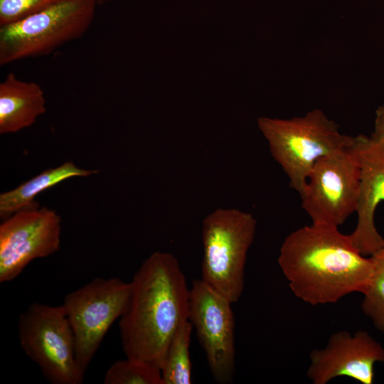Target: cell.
Returning a JSON list of instances; mask_svg holds the SVG:
<instances>
[{"label": "cell", "mask_w": 384, "mask_h": 384, "mask_svg": "<svg viewBox=\"0 0 384 384\" xmlns=\"http://www.w3.org/2000/svg\"><path fill=\"white\" fill-rule=\"evenodd\" d=\"M58 0H0V26L19 21Z\"/></svg>", "instance_id": "18"}, {"label": "cell", "mask_w": 384, "mask_h": 384, "mask_svg": "<svg viewBox=\"0 0 384 384\" xmlns=\"http://www.w3.org/2000/svg\"><path fill=\"white\" fill-rule=\"evenodd\" d=\"M257 220L237 208H218L203 220L201 279L232 304L245 287V266Z\"/></svg>", "instance_id": "4"}, {"label": "cell", "mask_w": 384, "mask_h": 384, "mask_svg": "<svg viewBox=\"0 0 384 384\" xmlns=\"http://www.w3.org/2000/svg\"><path fill=\"white\" fill-rule=\"evenodd\" d=\"M97 173L98 170L82 169L73 161L47 169L15 188L0 194V216L5 220L19 210L36 206L34 199L40 193L68 178Z\"/></svg>", "instance_id": "14"}, {"label": "cell", "mask_w": 384, "mask_h": 384, "mask_svg": "<svg viewBox=\"0 0 384 384\" xmlns=\"http://www.w3.org/2000/svg\"><path fill=\"white\" fill-rule=\"evenodd\" d=\"M233 304L201 279L190 289L188 320L205 351L214 380L233 381L235 366V319Z\"/></svg>", "instance_id": "9"}, {"label": "cell", "mask_w": 384, "mask_h": 384, "mask_svg": "<svg viewBox=\"0 0 384 384\" xmlns=\"http://www.w3.org/2000/svg\"><path fill=\"white\" fill-rule=\"evenodd\" d=\"M130 284L119 322L123 352L161 370L172 338L188 320L186 277L174 255L156 251L143 261Z\"/></svg>", "instance_id": "1"}, {"label": "cell", "mask_w": 384, "mask_h": 384, "mask_svg": "<svg viewBox=\"0 0 384 384\" xmlns=\"http://www.w3.org/2000/svg\"><path fill=\"white\" fill-rule=\"evenodd\" d=\"M97 0H58L19 21L0 26V65L49 54L81 37L93 21Z\"/></svg>", "instance_id": "5"}, {"label": "cell", "mask_w": 384, "mask_h": 384, "mask_svg": "<svg viewBox=\"0 0 384 384\" xmlns=\"http://www.w3.org/2000/svg\"><path fill=\"white\" fill-rule=\"evenodd\" d=\"M130 292V282L97 277L65 296L61 305L73 333L77 361L84 372L110 328L125 311Z\"/></svg>", "instance_id": "7"}, {"label": "cell", "mask_w": 384, "mask_h": 384, "mask_svg": "<svg viewBox=\"0 0 384 384\" xmlns=\"http://www.w3.org/2000/svg\"><path fill=\"white\" fill-rule=\"evenodd\" d=\"M61 218L55 210L34 206L19 210L0 225V282L18 276L33 260L60 247Z\"/></svg>", "instance_id": "10"}, {"label": "cell", "mask_w": 384, "mask_h": 384, "mask_svg": "<svg viewBox=\"0 0 384 384\" xmlns=\"http://www.w3.org/2000/svg\"><path fill=\"white\" fill-rule=\"evenodd\" d=\"M277 261L294 294L311 305L363 294L373 268L371 257L361 254L349 235L338 227L313 223L285 238Z\"/></svg>", "instance_id": "2"}, {"label": "cell", "mask_w": 384, "mask_h": 384, "mask_svg": "<svg viewBox=\"0 0 384 384\" xmlns=\"http://www.w3.org/2000/svg\"><path fill=\"white\" fill-rule=\"evenodd\" d=\"M257 125L289 186L299 196L316 161L348 148L354 139L341 133L338 125L319 109L289 119L261 117Z\"/></svg>", "instance_id": "3"}, {"label": "cell", "mask_w": 384, "mask_h": 384, "mask_svg": "<svg viewBox=\"0 0 384 384\" xmlns=\"http://www.w3.org/2000/svg\"><path fill=\"white\" fill-rule=\"evenodd\" d=\"M370 257L373 268L369 284L363 293L361 309L374 327L384 334V246Z\"/></svg>", "instance_id": "16"}, {"label": "cell", "mask_w": 384, "mask_h": 384, "mask_svg": "<svg viewBox=\"0 0 384 384\" xmlns=\"http://www.w3.org/2000/svg\"><path fill=\"white\" fill-rule=\"evenodd\" d=\"M352 144L321 157L313 166L300 195L311 223L338 228L356 212L361 171Z\"/></svg>", "instance_id": "8"}, {"label": "cell", "mask_w": 384, "mask_h": 384, "mask_svg": "<svg viewBox=\"0 0 384 384\" xmlns=\"http://www.w3.org/2000/svg\"><path fill=\"white\" fill-rule=\"evenodd\" d=\"M43 89L33 82L9 73L0 84V134L17 132L31 126L46 112Z\"/></svg>", "instance_id": "13"}, {"label": "cell", "mask_w": 384, "mask_h": 384, "mask_svg": "<svg viewBox=\"0 0 384 384\" xmlns=\"http://www.w3.org/2000/svg\"><path fill=\"white\" fill-rule=\"evenodd\" d=\"M193 326L184 322L172 338L161 368L163 384L192 383L190 343Z\"/></svg>", "instance_id": "15"}, {"label": "cell", "mask_w": 384, "mask_h": 384, "mask_svg": "<svg viewBox=\"0 0 384 384\" xmlns=\"http://www.w3.org/2000/svg\"><path fill=\"white\" fill-rule=\"evenodd\" d=\"M109 1V0H97V1L98 4H99V3H102V2H106V1Z\"/></svg>", "instance_id": "20"}, {"label": "cell", "mask_w": 384, "mask_h": 384, "mask_svg": "<svg viewBox=\"0 0 384 384\" xmlns=\"http://www.w3.org/2000/svg\"><path fill=\"white\" fill-rule=\"evenodd\" d=\"M378 362H384V348L368 332L339 331L331 336L324 348L310 353L307 376L314 384H326L340 376L372 384Z\"/></svg>", "instance_id": "11"}, {"label": "cell", "mask_w": 384, "mask_h": 384, "mask_svg": "<svg viewBox=\"0 0 384 384\" xmlns=\"http://www.w3.org/2000/svg\"><path fill=\"white\" fill-rule=\"evenodd\" d=\"M352 146L361 173L357 223L349 237L361 254L370 257L384 246L375 225V210L384 201V144L359 134L354 137Z\"/></svg>", "instance_id": "12"}, {"label": "cell", "mask_w": 384, "mask_h": 384, "mask_svg": "<svg viewBox=\"0 0 384 384\" xmlns=\"http://www.w3.org/2000/svg\"><path fill=\"white\" fill-rule=\"evenodd\" d=\"M105 384H163L161 370L149 363L127 358L113 363L106 371Z\"/></svg>", "instance_id": "17"}, {"label": "cell", "mask_w": 384, "mask_h": 384, "mask_svg": "<svg viewBox=\"0 0 384 384\" xmlns=\"http://www.w3.org/2000/svg\"><path fill=\"white\" fill-rule=\"evenodd\" d=\"M24 353L53 384H81L85 373L75 355L73 333L62 305L33 303L18 318Z\"/></svg>", "instance_id": "6"}, {"label": "cell", "mask_w": 384, "mask_h": 384, "mask_svg": "<svg viewBox=\"0 0 384 384\" xmlns=\"http://www.w3.org/2000/svg\"><path fill=\"white\" fill-rule=\"evenodd\" d=\"M370 137L384 144V104L379 106L375 111L373 132Z\"/></svg>", "instance_id": "19"}]
</instances>
